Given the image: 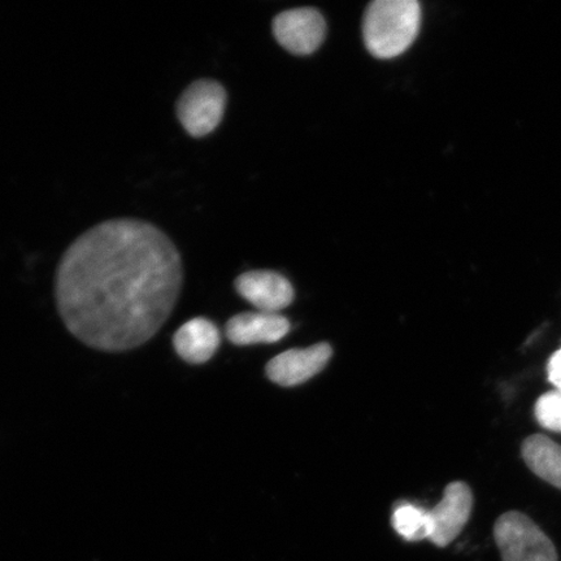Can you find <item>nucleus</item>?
I'll use <instances>...</instances> for the list:
<instances>
[{
    "label": "nucleus",
    "mask_w": 561,
    "mask_h": 561,
    "mask_svg": "<svg viewBox=\"0 0 561 561\" xmlns=\"http://www.w3.org/2000/svg\"><path fill=\"white\" fill-rule=\"evenodd\" d=\"M182 280L180 252L164 231L140 220H108L62 255L56 305L77 340L121 353L160 331L178 305Z\"/></svg>",
    "instance_id": "obj_1"
},
{
    "label": "nucleus",
    "mask_w": 561,
    "mask_h": 561,
    "mask_svg": "<svg viewBox=\"0 0 561 561\" xmlns=\"http://www.w3.org/2000/svg\"><path fill=\"white\" fill-rule=\"evenodd\" d=\"M421 18L416 0H375L364 15V44L377 59L397 58L415 42Z\"/></svg>",
    "instance_id": "obj_2"
},
{
    "label": "nucleus",
    "mask_w": 561,
    "mask_h": 561,
    "mask_svg": "<svg viewBox=\"0 0 561 561\" xmlns=\"http://www.w3.org/2000/svg\"><path fill=\"white\" fill-rule=\"evenodd\" d=\"M494 539L503 561H559L556 545L523 512L510 511L497 518Z\"/></svg>",
    "instance_id": "obj_3"
},
{
    "label": "nucleus",
    "mask_w": 561,
    "mask_h": 561,
    "mask_svg": "<svg viewBox=\"0 0 561 561\" xmlns=\"http://www.w3.org/2000/svg\"><path fill=\"white\" fill-rule=\"evenodd\" d=\"M227 91L220 82L199 80L182 93L178 103L179 121L192 137L210 135L222 121Z\"/></svg>",
    "instance_id": "obj_4"
},
{
    "label": "nucleus",
    "mask_w": 561,
    "mask_h": 561,
    "mask_svg": "<svg viewBox=\"0 0 561 561\" xmlns=\"http://www.w3.org/2000/svg\"><path fill=\"white\" fill-rule=\"evenodd\" d=\"M473 494L466 482H451L444 497L430 511L432 533L430 541L440 549L451 545L460 536L471 517Z\"/></svg>",
    "instance_id": "obj_5"
},
{
    "label": "nucleus",
    "mask_w": 561,
    "mask_h": 561,
    "mask_svg": "<svg viewBox=\"0 0 561 561\" xmlns=\"http://www.w3.org/2000/svg\"><path fill=\"white\" fill-rule=\"evenodd\" d=\"M273 33L285 50L296 55L313 54L325 39L327 24L314 9H296L279 13Z\"/></svg>",
    "instance_id": "obj_6"
},
{
    "label": "nucleus",
    "mask_w": 561,
    "mask_h": 561,
    "mask_svg": "<svg viewBox=\"0 0 561 561\" xmlns=\"http://www.w3.org/2000/svg\"><path fill=\"white\" fill-rule=\"evenodd\" d=\"M332 354L333 350L328 343L285 351L268 363L266 376L271 381L286 388L301 385L324 369Z\"/></svg>",
    "instance_id": "obj_7"
},
{
    "label": "nucleus",
    "mask_w": 561,
    "mask_h": 561,
    "mask_svg": "<svg viewBox=\"0 0 561 561\" xmlns=\"http://www.w3.org/2000/svg\"><path fill=\"white\" fill-rule=\"evenodd\" d=\"M236 289L261 312L277 313L289 307L294 300V289L289 280L271 271L243 273L236 280Z\"/></svg>",
    "instance_id": "obj_8"
},
{
    "label": "nucleus",
    "mask_w": 561,
    "mask_h": 561,
    "mask_svg": "<svg viewBox=\"0 0 561 561\" xmlns=\"http://www.w3.org/2000/svg\"><path fill=\"white\" fill-rule=\"evenodd\" d=\"M290 331V322L284 316L268 312H248L234 316L227 325V336L234 345L275 343Z\"/></svg>",
    "instance_id": "obj_9"
},
{
    "label": "nucleus",
    "mask_w": 561,
    "mask_h": 561,
    "mask_svg": "<svg viewBox=\"0 0 561 561\" xmlns=\"http://www.w3.org/2000/svg\"><path fill=\"white\" fill-rule=\"evenodd\" d=\"M173 346L187 363L203 364L220 346V332L213 321L198 318L185 322L173 336Z\"/></svg>",
    "instance_id": "obj_10"
},
{
    "label": "nucleus",
    "mask_w": 561,
    "mask_h": 561,
    "mask_svg": "<svg viewBox=\"0 0 561 561\" xmlns=\"http://www.w3.org/2000/svg\"><path fill=\"white\" fill-rule=\"evenodd\" d=\"M522 454L530 471L561 490V446L542 434L523 442Z\"/></svg>",
    "instance_id": "obj_11"
},
{
    "label": "nucleus",
    "mask_w": 561,
    "mask_h": 561,
    "mask_svg": "<svg viewBox=\"0 0 561 561\" xmlns=\"http://www.w3.org/2000/svg\"><path fill=\"white\" fill-rule=\"evenodd\" d=\"M392 528L405 541L416 542L431 538L432 525L430 511L415 506V504L404 503L392 512Z\"/></svg>",
    "instance_id": "obj_12"
},
{
    "label": "nucleus",
    "mask_w": 561,
    "mask_h": 561,
    "mask_svg": "<svg viewBox=\"0 0 561 561\" xmlns=\"http://www.w3.org/2000/svg\"><path fill=\"white\" fill-rule=\"evenodd\" d=\"M535 415L545 430L561 433V391L552 390L539 397Z\"/></svg>",
    "instance_id": "obj_13"
},
{
    "label": "nucleus",
    "mask_w": 561,
    "mask_h": 561,
    "mask_svg": "<svg viewBox=\"0 0 561 561\" xmlns=\"http://www.w3.org/2000/svg\"><path fill=\"white\" fill-rule=\"evenodd\" d=\"M547 375H549V381L556 386L557 390L561 391V348L551 356L547 364Z\"/></svg>",
    "instance_id": "obj_14"
}]
</instances>
